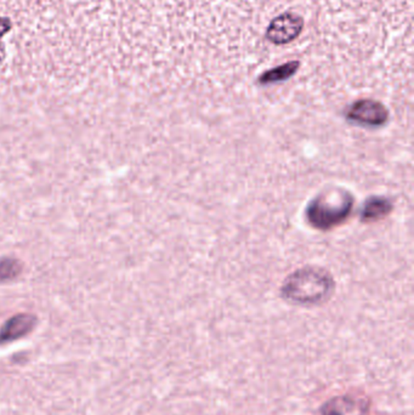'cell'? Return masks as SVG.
<instances>
[{
  "label": "cell",
  "mask_w": 414,
  "mask_h": 415,
  "mask_svg": "<svg viewBox=\"0 0 414 415\" xmlns=\"http://www.w3.org/2000/svg\"><path fill=\"white\" fill-rule=\"evenodd\" d=\"M302 277L290 283V296L299 301L319 299L326 293V279L316 274H300Z\"/></svg>",
  "instance_id": "1"
},
{
  "label": "cell",
  "mask_w": 414,
  "mask_h": 415,
  "mask_svg": "<svg viewBox=\"0 0 414 415\" xmlns=\"http://www.w3.org/2000/svg\"><path fill=\"white\" fill-rule=\"evenodd\" d=\"M37 324V318L29 313H18L5 322L0 328V344H8L28 335Z\"/></svg>",
  "instance_id": "2"
},
{
  "label": "cell",
  "mask_w": 414,
  "mask_h": 415,
  "mask_svg": "<svg viewBox=\"0 0 414 415\" xmlns=\"http://www.w3.org/2000/svg\"><path fill=\"white\" fill-rule=\"evenodd\" d=\"M350 117L359 123L377 124L386 119V108L377 101L360 100L352 104Z\"/></svg>",
  "instance_id": "3"
},
{
  "label": "cell",
  "mask_w": 414,
  "mask_h": 415,
  "mask_svg": "<svg viewBox=\"0 0 414 415\" xmlns=\"http://www.w3.org/2000/svg\"><path fill=\"white\" fill-rule=\"evenodd\" d=\"M21 272L22 265L18 260H15V259L0 260V283L13 281Z\"/></svg>",
  "instance_id": "4"
}]
</instances>
